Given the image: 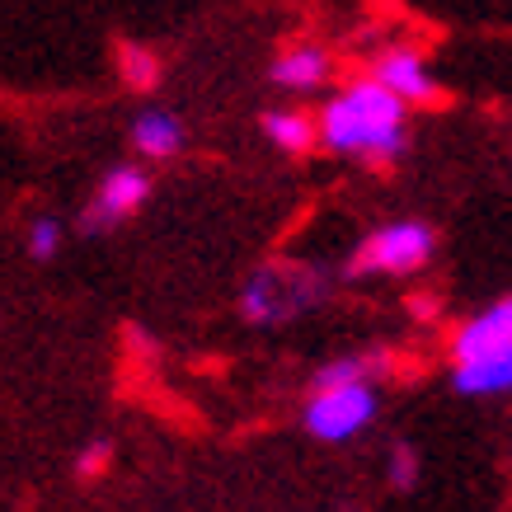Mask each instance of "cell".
Here are the masks:
<instances>
[{
  "instance_id": "cell-14",
  "label": "cell",
  "mask_w": 512,
  "mask_h": 512,
  "mask_svg": "<svg viewBox=\"0 0 512 512\" xmlns=\"http://www.w3.org/2000/svg\"><path fill=\"white\" fill-rule=\"evenodd\" d=\"M62 240H66V226H62V217H52V212L33 217L29 235H24V245H29V254L38 264H43V259H57V254H62Z\"/></svg>"
},
{
  "instance_id": "cell-8",
  "label": "cell",
  "mask_w": 512,
  "mask_h": 512,
  "mask_svg": "<svg viewBox=\"0 0 512 512\" xmlns=\"http://www.w3.org/2000/svg\"><path fill=\"white\" fill-rule=\"evenodd\" d=\"M329 71H334L329 47L292 43L287 52H278V62H273V85H278V90H292V94H311L329 80Z\"/></svg>"
},
{
  "instance_id": "cell-17",
  "label": "cell",
  "mask_w": 512,
  "mask_h": 512,
  "mask_svg": "<svg viewBox=\"0 0 512 512\" xmlns=\"http://www.w3.org/2000/svg\"><path fill=\"white\" fill-rule=\"evenodd\" d=\"M414 315H419V320H428V315H437V306H433V301H414Z\"/></svg>"
},
{
  "instance_id": "cell-9",
  "label": "cell",
  "mask_w": 512,
  "mask_h": 512,
  "mask_svg": "<svg viewBox=\"0 0 512 512\" xmlns=\"http://www.w3.org/2000/svg\"><path fill=\"white\" fill-rule=\"evenodd\" d=\"M451 386L461 395H475V400L512 395V348L470 357V362H451Z\"/></svg>"
},
{
  "instance_id": "cell-13",
  "label": "cell",
  "mask_w": 512,
  "mask_h": 512,
  "mask_svg": "<svg viewBox=\"0 0 512 512\" xmlns=\"http://www.w3.org/2000/svg\"><path fill=\"white\" fill-rule=\"evenodd\" d=\"M118 71H123V80L132 85V90H156L160 85V57L141 43L118 47Z\"/></svg>"
},
{
  "instance_id": "cell-12",
  "label": "cell",
  "mask_w": 512,
  "mask_h": 512,
  "mask_svg": "<svg viewBox=\"0 0 512 512\" xmlns=\"http://www.w3.org/2000/svg\"><path fill=\"white\" fill-rule=\"evenodd\" d=\"M259 127H264V137L273 141L278 151H287V156H306L311 146H320L315 118L301 109H268L264 118H259Z\"/></svg>"
},
{
  "instance_id": "cell-16",
  "label": "cell",
  "mask_w": 512,
  "mask_h": 512,
  "mask_svg": "<svg viewBox=\"0 0 512 512\" xmlns=\"http://www.w3.org/2000/svg\"><path fill=\"white\" fill-rule=\"evenodd\" d=\"M109 461H113V442H109V437H94V442H85V447H80L76 475H80V480H94V475H104V470H109Z\"/></svg>"
},
{
  "instance_id": "cell-4",
  "label": "cell",
  "mask_w": 512,
  "mask_h": 512,
  "mask_svg": "<svg viewBox=\"0 0 512 512\" xmlns=\"http://www.w3.org/2000/svg\"><path fill=\"white\" fill-rule=\"evenodd\" d=\"M376 386H334V390H311L306 395V409H301V423L315 442H353L357 433H367L376 423Z\"/></svg>"
},
{
  "instance_id": "cell-1",
  "label": "cell",
  "mask_w": 512,
  "mask_h": 512,
  "mask_svg": "<svg viewBox=\"0 0 512 512\" xmlns=\"http://www.w3.org/2000/svg\"><path fill=\"white\" fill-rule=\"evenodd\" d=\"M315 137L334 156L386 170L409 151V109L372 76H357L325 99L315 118Z\"/></svg>"
},
{
  "instance_id": "cell-2",
  "label": "cell",
  "mask_w": 512,
  "mask_h": 512,
  "mask_svg": "<svg viewBox=\"0 0 512 512\" xmlns=\"http://www.w3.org/2000/svg\"><path fill=\"white\" fill-rule=\"evenodd\" d=\"M329 301V273L306 259H268L240 287V315L254 329H273L311 315Z\"/></svg>"
},
{
  "instance_id": "cell-6",
  "label": "cell",
  "mask_w": 512,
  "mask_h": 512,
  "mask_svg": "<svg viewBox=\"0 0 512 512\" xmlns=\"http://www.w3.org/2000/svg\"><path fill=\"white\" fill-rule=\"evenodd\" d=\"M372 80L386 85L404 109H433V104H442V85H437L433 66L423 62V52H414V47H386L372 62Z\"/></svg>"
},
{
  "instance_id": "cell-5",
  "label": "cell",
  "mask_w": 512,
  "mask_h": 512,
  "mask_svg": "<svg viewBox=\"0 0 512 512\" xmlns=\"http://www.w3.org/2000/svg\"><path fill=\"white\" fill-rule=\"evenodd\" d=\"M146 198H151V174L141 170V165H113V170L99 179V188H94L90 207H85V217H80V231L85 235L118 231Z\"/></svg>"
},
{
  "instance_id": "cell-15",
  "label": "cell",
  "mask_w": 512,
  "mask_h": 512,
  "mask_svg": "<svg viewBox=\"0 0 512 512\" xmlns=\"http://www.w3.org/2000/svg\"><path fill=\"white\" fill-rule=\"evenodd\" d=\"M386 480H390V489H400V494H409V489L419 484V451L409 447V442H395V447H390Z\"/></svg>"
},
{
  "instance_id": "cell-7",
  "label": "cell",
  "mask_w": 512,
  "mask_h": 512,
  "mask_svg": "<svg viewBox=\"0 0 512 512\" xmlns=\"http://www.w3.org/2000/svg\"><path fill=\"white\" fill-rule=\"evenodd\" d=\"M503 348H512V296H498L484 311L466 315L447 343L451 362H470V357L503 353Z\"/></svg>"
},
{
  "instance_id": "cell-11",
  "label": "cell",
  "mask_w": 512,
  "mask_h": 512,
  "mask_svg": "<svg viewBox=\"0 0 512 512\" xmlns=\"http://www.w3.org/2000/svg\"><path fill=\"white\" fill-rule=\"evenodd\" d=\"M132 146L141 160H170L184 151V123L165 109H141L132 118Z\"/></svg>"
},
{
  "instance_id": "cell-3",
  "label": "cell",
  "mask_w": 512,
  "mask_h": 512,
  "mask_svg": "<svg viewBox=\"0 0 512 512\" xmlns=\"http://www.w3.org/2000/svg\"><path fill=\"white\" fill-rule=\"evenodd\" d=\"M433 249H437V231L428 221H414V217L386 221V226H376V231L353 249L348 278H362V273L409 278V273H419V268L433 259Z\"/></svg>"
},
{
  "instance_id": "cell-10",
  "label": "cell",
  "mask_w": 512,
  "mask_h": 512,
  "mask_svg": "<svg viewBox=\"0 0 512 512\" xmlns=\"http://www.w3.org/2000/svg\"><path fill=\"white\" fill-rule=\"evenodd\" d=\"M395 367L390 348H362V353H343L334 362H325L311 376V390H334V386H376L381 376Z\"/></svg>"
}]
</instances>
